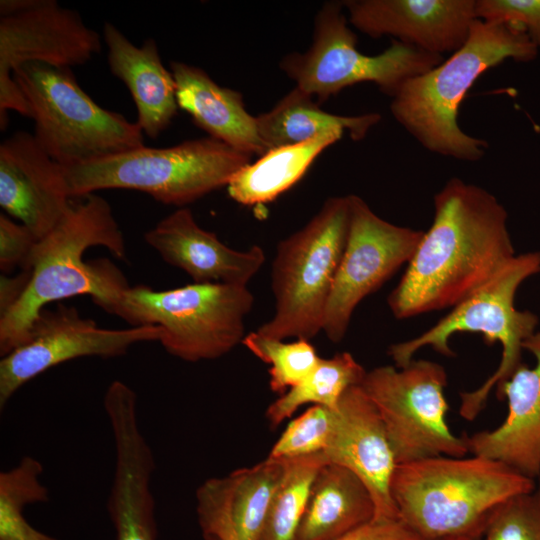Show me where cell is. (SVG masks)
<instances>
[{"label": "cell", "instance_id": "obj_1", "mask_svg": "<svg viewBox=\"0 0 540 540\" xmlns=\"http://www.w3.org/2000/svg\"><path fill=\"white\" fill-rule=\"evenodd\" d=\"M508 214L489 191L454 177L434 196V218L387 298L397 319L453 308L516 254Z\"/></svg>", "mask_w": 540, "mask_h": 540}, {"label": "cell", "instance_id": "obj_2", "mask_svg": "<svg viewBox=\"0 0 540 540\" xmlns=\"http://www.w3.org/2000/svg\"><path fill=\"white\" fill-rule=\"evenodd\" d=\"M102 246L125 259L123 233L110 204L92 193L72 202L58 224L39 239L33 251L28 286L21 298L0 315V355L26 343L32 324L52 302L88 295L105 311L117 315L130 287L109 259L84 260L88 248Z\"/></svg>", "mask_w": 540, "mask_h": 540}, {"label": "cell", "instance_id": "obj_3", "mask_svg": "<svg viewBox=\"0 0 540 540\" xmlns=\"http://www.w3.org/2000/svg\"><path fill=\"white\" fill-rule=\"evenodd\" d=\"M538 52L521 28L476 19L464 45L432 69L408 80L392 97L390 111L428 151L478 161L488 143L464 132L458 122L467 92L487 70L507 59L533 61Z\"/></svg>", "mask_w": 540, "mask_h": 540}, {"label": "cell", "instance_id": "obj_4", "mask_svg": "<svg viewBox=\"0 0 540 540\" xmlns=\"http://www.w3.org/2000/svg\"><path fill=\"white\" fill-rule=\"evenodd\" d=\"M535 487L497 460L436 456L398 464L390 493L400 521L423 540H440L486 528L503 502Z\"/></svg>", "mask_w": 540, "mask_h": 540}, {"label": "cell", "instance_id": "obj_5", "mask_svg": "<svg viewBox=\"0 0 540 540\" xmlns=\"http://www.w3.org/2000/svg\"><path fill=\"white\" fill-rule=\"evenodd\" d=\"M540 272V251L515 255L489 282L457 304L427 331L410 340L392 344L388 354L398 368L406 366L423 347L454 357L452 335L480 333L486 344L499 342L501 361L495 372L477 389L460 393L459 414L473 421L484 409L493 389L504 383L522 364L523 343L535 332L538 316L515 307L520 285Z\"/></svg>", "mask_w": 540, "mask_h": 540}, {"label": "cell", "instance_id": "obj_6", "mask_svg": "<svg viewBox=\"0 0 540 540\" xmlns=\"http://www.w3.org/2000/svg\"><path fill=\"white\" fill-rule=\"evenodd\" d=\"M251 157L208 136L163 148L144 145L63 167L71 198L98 190L129 189L181 208L226 187L238 171L251 163Z\"/></svg>", "mask_w": 540, "mask_h": 540}, {"label": "cell", "instance_id": "obj_7", "mask_svg": "<svg viewBox=\"0 0 540 540\" xmlns=\"http://www.w3.org/2000/svg\"><path fill=\"white\" fill-rule=\"evenodd\" d=\"M12 78L34 120V137L62 166L144 146L140 126L99 106L71 68L28 62L15 68Z\"/></svg>", "mask_w": 540, "mask_h": 540}, {"label": "cell", "instance_id": "obj_8", "mask_svg": "<svg viewBox=\"0 0 540 540\" xmlns=\"http://www.w3.org/2000/svg\"><path fill=\"white\" fill-rule=\"evenodd\" d=\"M349 222V196L330 197L305 226L279 242L271 275L275 310L258 334L310 341L322 331Z\"/></svg>", "mask_w": 540, "mask_h": 540}, {"label": "cell", "instance_id": "obj_9", "mask_svg": "<svg viewBox=\"0 0 540 540\" xmlns=\"http://www.w3.org/2000/svg\"><path fill=\"white\" fill-rule=\"evenodd\" d=\"M254 296L247 286L193 283L169 290L129 287L117 316L132 326L161 328L158 342L171 355L198 362L220 358L239 343Z\"/></svg>", "mask_w": 540, "mask_h": 540}, {"label": "cell", "instance_id": "obj_10", "mask_svg": "<svg viewBox=\"0 0 540 540\" xmlns=\"http://www.w3.org/2000/svg\"><path fill=\"white\" fill-rule=\"evenodd\" d=\"M348 23L342 2H326L316 15L309 49L290 53L280 63L295 87L318 103L363 82L374 83L392 98L408 80L444 60L442 55L394 39L383 52L366 55L358 50L356 34Z\"/></svg>", "mask_w": 540, "mask_h": 540}, {"label": "cell", "instance_id": "obj_11", "mask_svg": "<svg viewBox=\"0 0 540 540\" xmlns=\"http://www.w3.org/2000/svg\"><path fill=\"white\" fill-rule=\"evenodd\" d=\"M447 384L445 368L424 359L366 372L360 386L383 420L398 464L469 453L465 434L455 435L446 420Z\"/></svg>", "mask_w": 540, "mask_h": 540}, {"label": "cell", "instance_id": "obj_12", "mask_svg": "<svg viewBox=\"0 0 540 540\" xmlns=\"http://www.w3.org/2000/svg\"><path fill=\"white\" fill-rule=\"evenodd\" d=\"M100 35L80 15L55 0L0 1V128L8 111L30 118L28 105L12 73L28 62L53 66L82 65L100 53Z\"/></svg>", "mask_w": 540, "mask_h": 540}, {"label": "cell", "instance_id": "obj_13", "mask_svg": "<svg viewBox=\"0 0 540 540\" xmlns=\"http://www.w3.org/2000/svg\"><path fill=\"white\" fill-rule=\"evenodd\" d=\"M348 196V236L322 328L334 343L344 338L359 303L409 263L424 234L422 230L390 223L361 197Z\"/></svg>", "mask_w": 540, "mask_h": 540}, {"label": "cell", "instance_id": "obj_14", "mask_svg": "<svg viewBox=\"0 0 540 540\" xmlns=\"http://www.w3.org/2000/svg\"><path fill=\"white\" fill-rule=\"evenodd\" d=\"M160 335L156 325L106 329L82 317L75 307L58 304L54 310L45 308L32 324L28 341L1 358L0 408L23 385L50 368L81 357L122 356L132 345L159 341Z\"/></svg>", "mask_w": 540, "mask_h": 540}, {"label": "cell", "instance_id": "obj_15", "mask_svg": "<svg viewBox=\"0 0 540 540\" xmlns=\"http://www.w3.org/2000/svg\"><path fill=\"white\" fill-rule=\"evenodd\" d=\"M103 407L115 449L114 475L107 500L115 540H157L151 491L156 465L138 423L137 395L127 385L112 386L104 394Z\"/></svg>", "mask_w": 540, "mask_h": 540}, {"label": "cell", "instance_id": "obj_16", "mask_svg": "<svg viewBox=\"0 0 540 540\" xmlns=\"http://www.w3.org/2000/svg\"><path fill=\"white\" fill-rule=\"evenodd\" d=\"M348 22L360 32L428 53L452 54L464 45L477 18L476 0H347Z\"/></svg>", "mask_w": 540, "mask_h": 540}, {"label": "cell", "instance_id": "obj_17", "mask_svg": "<svg viewBox=\"0 0 540 540\" xmlns=\"http://www.w3.org/2000/svg\"><path fill=\"white\" fill-rule=\"evenodd\" d=\"M64 167L33 134L17 131L0 144V206L41 239L71 206Z\"/></svg>", "mask_w": 540, "mask_h": 540}, {"label": "cell", "instance_id": "obj_18", "mask_svg": "<svg viewBox=\"0 0 540 540\" xmlns=\"http://www.w3.org/2000/svg\"><path fill=\"white\" fill-rule=\"evenodd\" d=\"M336 419L328 448V463L353 472L373 498L375 519H398L390 493L398 465L383 420L360 385L349 388L335 409Z\"/></svg>", "mask_w": 540, "mask_h": 540}, {"label": "cell", "instance_id": "obj_19", "mask_svg": "<svg viewBox=\"0 0 540 540\" xmlns=\"http://www.w3.org/2000/svg\"><path fill=\"white\" fill-rule=\"evenodd\" d=\"M535 359L533 367L521 364L496 388L506 398L508 411L493 430L465 434L469 453L500 461L524 476H540V332L523 343Z\"/></svg>", "mask_w": 540, "mask_h": 540}, {"label": "cell", "instance_id": "obj_20", "mask_svg": "<svg viewBox=\"0 0 540 540\" xmlns=\"http://www.w3.org/2000/svg\"><path fill=\"white\" fill-rule=\"evenodd\" d=\"M144 240L194 283L247 286L265 262L262 247L239 251L226 246L215 233L200 227L187 207L160 220L144 234Z\"/></svg>", "mask_w": 540, "mask_h": 540}, {"label": "cell", "instance_id": "obj_21", "mask_svg": "<svg viewBox=\"0 0 540 540\" xmlns=\"http://www.w3.org/2000/svg\"><path fill=\"white\" fill-rule=\"evenodd\" d=\"M103 38L110 71L127 86L136 105V123L143 133L157 138L179 107L175 80L162 64L156 42L147 39L137 47L109 22L104 24Z\"/></svg>", "mask_w": 540, "mask_h": 540}, {"label": "cell", "instance_id": "obj_22", "mask_svg": "<svg viewBox=\"0 0 540 540\" xmlns=\"http://www.w3.org/2000/svg\"><path fill=\"white\" fill-rule=\"evenodd\" d=\"M170 71L178 107L209 137L251 156L266 153L256 116L246 110L241 93L220 86L204 70L190 64L171 61Z\"/></svg>", "mask_w": 540, "mask_h": 540}, {"label": "cell", "instance_id": "obj_23", "mask_svg": "<svg viewBox=\"0 0 540 540\" xmlns=\"http://www.w3.org/2000/svg\"><path fill=\"white\" fill-rule=\"evenodd\" d=\"M284 466V459L268 456L254 466L206 480L196 491L197 515H223L240 540H259Z\"/></svg>", "mask_w": 540, "mask_h": 540}, {"label": "cell", "instance_id": "obj_24", "mask_svg": "<svg viewBox=\"0 0 540 540\" xmlns=\"http://www.w3.org/2000/svg\"><path fill=\"white\" fill-rule=\"evenodd\" d=\"M375 514L366 485L350 470L327 463L314 479L294 540H337Z\"/></svg>", "mask_w": 540, "mask_h": 540}, {"label": "cell", "instance_id": "obj_25", "mask_svg": "<svg viewBox=\"0 0 540 540\" xmlns=\"http://www.w3.org/2000/svg\"><path fill=\"white\" fill-rule=\"evenodd\" d=\"M266 152L311 141L331 132L362 140L380 120L378 113L343 116L322 110L314 98L294 87L271 110L256 116Z\"/></svg>", "mask_w": 540, "mask_h": 540}, {"label": "cell", "instance_id": "obj_26", "mask_svg": "<svg viewBox=\"0 0 540 540\" xmlns=\"http://www.w3.org/2000/svg\"><path fill=\"white\" fill-rule=\"evenodd\" d=\"M343 135V132H331L305 143L267 151L232 177L226 186L229 197L243 206L275 200L295 185L314 160Z\"/></svg>", "mask_w": 540, "mask_h": 540}, {"label": "cell", "instance_id": "obj_27", "mask_svg": "<svg viewBox=\"0 0 540 540\" xmlns=\"http://www.w3.org/2000/svg\"><path fill=\"white\" fill-rule=\"evenodd\" d=\"M366 372L349 352L321 358L305 379L268 406L266 416L277 426L306 404L336 409L343 394L360 385Z\"/></svg>", "mask_w": 540, "mask_h": 540}, {"label": "cell", "instance_id": "obj_28", "mask_svg": "<svg viewBox=\"0 0 540 540\" xmlns=\"http://www.w3.org/2000/svg\"><path fill=\"white\" fill-rule=\"evenodd\" d=\"M42 473L41 462L29 455L0 472V540H59L33 527L23 515L25 506L49 501Z\"/></svg>", "mask_w": 540, "mask_h": 540}, {"label": "cell", "instance_id": "obj_29", "mask_svg": "<svg viewBox=\"0 0 540 540\" xmlns=\"http://www.w3.org/2000/svg\"><path fill=\"white\" fill-rule=\"evenodd\" d=\"M324 453L284 459V473L259 540H294Z\"/></svg>", "mask_w": 540, "mask_h": 540}, {"label": "cell", "instance_id": "obj_30", "mask_svg": "<svg viewBox=\"0 0 540 540\" xmlns=\"http://www.w3.org/2000/svg\"><path fill=\"white\" fill-rule=\"evenodd\" d=\"M242 344L270 365L269 386L280 395L305 379L321 359L314 346L303 339L284 342L264 337L255 331L245 335Z\"/></svg>", "mask_w": 540, "mask_h": 540}, {"label": "cell", "instance_id": "obj_31", "mask_svg": "<svg viewBox=\"0 0 540 540\" xmlns=\"http://www.w3.org/2000/svg\"><path fill=\"white\" fill-rule=\"evenodd\" d=\"M335 419V409L312 405L287 424L268 456L289 459L324 453L333 435Z\"/></svg>", "mask_w": 540, "mask_h": 540}, {"label": "cell", "instance_id": "obj_32", "mask_svg": "<svg viewBox=\"0 0 540 540\" xmlns=\"http://www.w3.org/2000/svg\"><path fill=\"white\" fill-rule=\"evenodd\" d=\"M482 540H540V486L503 502L490 517Z\"/></svg>", "mask_w": 540, "mask_h": 540}, {"label": "cell", "instance_id": "obj_33", "mask_svg": "<svg viewBox=\"0 0 540 540\" xmlns=\"http://www.w3.org/2000/svg\"><path fill=\"white\" fill-rule=\"evenodd\" d=\"M480 20L521 28L540 51V0H476Z\"/></svg>", "mask_w": 540, "mask_h": 540}, {"label": "cell", "instance_id": "obj_34", "mask_svg": "<svg viewBox=\"0 0 540 540\" xmlns=\"http://www.w3.org/2000/svg\"><path fill=\"white\" fill-rule=\"evenodd\" d=\"M33 232L22 223H16L4 213L0 214V269L4 274L16 267L30 270V261L38 242Z\"/></svg>", "mask_w": 540, "mask_h": 540}, {"label": "cell", "instance_id": "obj_35", "mask_svg": "<svg viewBox=\"0 0 540 540\" xmlns=\"http://www.w3.org/2000/svg\"><path fill=\"white\" fill-rule=\"evenodd\" d=\"M337 540H423L399 519H374Z\"/></svg>", "mask_w": 540, "mask_h": 540}, {"label": "cell", "instance_id": "obj_36", "mask_svg": "<svg viewBox=\"0 0 540 540\" xmlns=\"http://www.w3.org/2000/svg\"><path fill=\"white\" fill-rule=\"evenodd\" d=\"M31 276V270H21L14 276L1 275L0 278V315L7 312L25 292Z\"/></svg>", "mask_w": 540, "mask_h": 540}, {"label": "cell", "instance_id": "obj_37", "mask_svg": "<svg viewBox=\"0 0 540 540\" xmlns=\"http://www.w3.org/2000/svg\"><path fill=\"white\" fill-rule=\"evenodd\" d=\"M205 540H240L227 517L210 515L198 519Z\"/></svg>", "mask_w": 540, "mask_h": 540}, {"label": "cell", "instance_id": "obj_38", "mask_svg": "<svg viewBox=\"0 0 540 540\" xmlns=\"http://www.w3.org/2000/svg\"><path fill=\"white\" fill-rule=\"evenodd\" d=\"M486 528H480L465 534L447 537L440 540H482Z\"/></svg>", "mask_w": 540, "mask_h": 540}]
</instances>
